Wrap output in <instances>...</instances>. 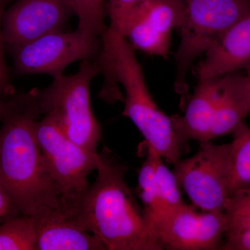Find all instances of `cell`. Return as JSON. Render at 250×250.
Returning <instances> with one entry per match:
<instances>
[{"label":"cell","mask_w":250,"mask_h":250,"mask_svg":"<svg viewBox=\"0 0 250 250\" xmlns=\"http://www.w3.org/2000/svg\"><path fill=\"white\" fill-rule=\"evenodd\" d=\"M41 116L34 88L11 96L0 117V184L20 214L32 217L60 207L36 134Z\"/></svg>","instance_id":"cell-1"},{"label":"cell","mask_w":250,"mask_h":250,"mask_svg":"<svg viewBox=\"0 0 250 250\" xmlns=\"http://www.w3.org/2000/svg\"><path fill=\"white\" fill-rule=\"evenodd\" d=\"M98 176L73 214L81 228L108 250H162L143 209L125 182L129 167L104 147Z\"/></svg>","instance_id":"cell-2"},{"label":"cell","mask_w":250,"mask_h":250,"mask_svg":"<svg viewBox=\"0 0 250 250\" xmlns=\"http://www.w3.org/2000/svg\"><path fill=\"white\" fill-rule=\"evenodd\" d=\"M96 59L105 83L100 97L108 103L125 102L123 116L129 118L145 139L168 164L180 159L185 145L181 141L172 117L157 106L148 90L134 48L121 33L108 27Z\"/></svg>","instance_id":"cell-3"},{"label":"cell","mask_w":250,"mask_h":250,"mask_svg":"<svg viewBox=\"0 0 250 250\" xmlns=\"http://www.w3.org/2000/svg\"><path fill=\"white\" fill-rule=\"evenodd\" d=\"M100 73L95 59L83 61L75 75L54 79L45 89L36 88L41 114L53 117L69 139L94 152H98L102 129L92 109L90 88Z\"/></svg>","instance_id":"cell-4"},{"label":"cell","mask_w":250,"mask_h":250,"mask_svg":"<svg viewBox=\"0 0 250 250\" xmlns=\"http://www.w3.org/2000/svg\"><path fill=\"white\" fill-rule=\"evenodd\" d=\"M36 134L47 172L60 194L61 207L75 212L89 187L88 175L98 169L100 154L73 142L49 115L38 121Z\"/></svg>","instance_id":"cell-5"},{"label":"cell","mask_w":250,"mask_h":250,"mask_svg":"<svg viewBox=\"0 0 250 250\" xmlns=\"http://www.w3.org/2000/svg\"><path fill=\"white\" fill-rule=\"evenodd\" d=\"M184 4L174 82L182 95L187 93V74L195 59L250 11V0H184Z\"/></svg>","instance_id":"cell-6"},{"label":"cell","mask_w":250,"mask_h":250,"mask_svg":"<svg viewBox=\"0 0 250 250\" xmlns=\"http://www.w3.org/2000/svg\"><path fill=\"white\" fill-rule=\"evenodd\" d=\"M230 143H200L195 155L179 159L174 173L192 205L204 211H226L229 192Z\"/></svg>","instance_id":"cell-7"},{"label":"cell","mask_w":250,"mask_h":250,"mask_svg":"<svg viewBox=\"0 0 250 250\" xmlns=\"http://www.w3.org/2000/svg\"><path fill=\"white\" fill-rule=\"evenodd\" d=\"M103 47L102 38L85 35L78 28L72 32L51 33L23 45L11 47L15 73L44 74L57 79L73 62L94 60Z\"/></svg>","instance_id":"cell-8"},{"label":"cell","mask_w":250,"mask_h":250,"mask_svg":"<svg viewBox=\"0 0 250 250\" xmlns=\"http://www.w3.org/2000/svg\"><path fill=\"white\" fill-rule=\"evenodd\" d=\"M228 220L224 211H197L184 205L158 225L156 235L161 250H220L226 236Z\"/></svg>","instance_id":"cell-9"},{"label":"cell","mask_w":250,"mask_h":250,"mask_svg":"<svg viewBox=\"0 0 250 250\" xmlns=\"http://www.w3.org/2000/svg\"><path fill=\"white\" fill-rule=\"evenodd\" d=\"M184 0H145L125 21L122 34L135 49L167 58L174 29L183 21Z\"/></svg>","instance_id":"cell-10"},{"label":"cell","mask_w":250,"mask_h":250,"mask_svg":"<svg viewBox=\"0 0 250 250\" xmlns=\"http://www.w3.org/2000/svg\"><path fill=\"white\" fill-rule=\"evenodd\" d=\"M72 14L65 0H18L3 16L5 44L11 48L64 31Z\"/></svg>","instance_id":"cell-11"},{"label":"cell","mask_w":250,"mask_h":250,"mask_svg":"<svg viewBox=\"0 0 250 250\" xmlns=\"http://www.w3.org/2000/svg\"><path fill=\"white\" fill-rule=\"evenodd\" d=\"M196 67L199 80L250 70V10L206 51Z\"/></svg>","instance_id":"cell-12"},{"label":"cell","mask_w":250,"mask_h":250,"mask_svg":"<svg viewBox=\"0 0 250 250\" xmlns=\"http://www.w3.org/2000/svg\"><path fill=\"white\" fill-rule=\"evenodd\" d=\"M35 220L36 250H104L100 239L77 225L72 215L60 207Z\"/></svg>","instance_id":"cell-13"},{"label":"cell","mask_w":250,"mask_h":250,"mask_svg":"<svg viewBox=\"0 0 250 250\" xmlns=\"http://www.w3.org/2000/svg\"><path fill=\"white\" fill-rule=\"evenodd\" d=\"M230 143V197L250 189V127L244 121L233 130Z\"/></svg>","instance_id":"cell-14"},{"label":"cell","mask_w":250,"mask_h":250,"mask_svg":"<svg viewBox=\"0 0 250 250\" xmlns=\"http://www.w3.org/2000/svg\"><path fill=\"white\" fill-rule=\"evenodd\" d=\"M137 192L144 205L143 211L146 219L156 238V229L167 213L156 182L152 164L147 156L138 174Z\"/></svg>","instance_id":"cell-15"},{"label":"cell","mask_w":250,"mask_h":250,"mask_svg":"<svg viewBox=\"0 0 250 250\" xmlns=\"http://www.w3.org/2000/svg\"><path fill=\"white\" fill-rule=\"evenodd\" d=\"M36 243L34 217L18 215L0 225V250H36Z\"/></svg>","instance_id":"cell-16"},{"label":"cell","mask_w":250,"mask_h":250,"mask_svg":"<svg viewBox=\"0 0 250 250\" xmlns=\"http://www.w3.org/2000/svg\"><path fill=\"white\" fill-rule=\"evenodd\" d=\"M143 148L146 149V156L152 164L167 216L187 203L182 199L175 174L165 165L162 156L146 143H143Z\"/></svg>","instance_id":"cell-17"},{"label":"cell","mask_w":250,"mask_h":250,"mask_svg":"<svg viewBox=\"0 0 250 250\" xmlns=\"http://www.w3.org/2000/svg\"><path fill=\"white\" fill-rule=\"evenodd\" d=\"M78 18V29L85 35L102 38L107 30L104 0H65Z\"/></svg>","instance_id":"cell-18"},{"label":"cell","mask_w":250,"mask_h":250,"mask_svg":"<svg viewBox=\"0 0 250 250\" xmlns=\"http://www.w3.org/2000/svg\"><path fill=\"white\" fill-rule=\"evenodd\" d=\"M225 213L228 220L225 238L250 228V189L233 195Z\"/></svg>","instance_id":"cell-19"},{"label":"cell","mask_w":250,"mask_h":250,"mask_svg":"<svg viewBox=\"0 0 250 250\" xmlns=\"http://www.w3.org/2000/svg\"><path fill=\"white\" fill-rule=\"evenodd\" d=\"M145 0H108L106 13L110 19L111 29L117 32H123L126 18L131 11Z\"/></svg>","instance_id":"cell-20"},{"label":"cell","mask_w":250,"mask_h":250,"mask_svg":"<svg viewBox=\"0 0 250 250\" xmlns=\"http://www.w3.org/2000/svg\"><path fill=\"white\" fill-rule=\"evenodd\" d=\"M9 0H0V95L13 96L15 88L10 80L9 67L4 54V41L2 34V19Z\"/></svg>","instance_id":"cell-21"},{"label":"cell","mask_w":250,"mask_h":250,"mask_svg":"<svg viewBox=\"0 0 250 250\" xmlns=\"http://www.w3.org/2000/svg\"><path fill=\"white\" fill-rule=\"evenodd\" d=\"M220 250H250V228L225 238Z\"/></svg>","instance_id":"cell-22"},{"label":"cell","mask_w":250,"mask_h":250,"mask_svg":"<svg viewBox=\"0 0 250 250\" xmlns=\"http://www.w3.org/2000/svg\"><path fill=\"white\" fill-rule=\"evenodd\" d=\"M19 214L7 192L0 184V219L5 221Z\"/></svg>","instance_id":"cell-23"},{"label":"cell","mask_w":250,"mask_h":250,"mask_svg":"<svg viewBox=\"0 0 250 250\" xmlns=\"http://www.w3.org/2000/svg\"><path fill=\"white\" fill-rule=\"evenodd\" d=\"M5 103H6V102L3 101L1 98H0V117L1 116V115H2L3 111H4Z\"/></svg>","instance_id":"cell-24"},{"label":"cell","mask_w":250,"mask_h":250,"mask_svg":"<svg viewBox=\"0 0 250 250\" xmlns=\"http://www.w3.org/2000/svg\"><path fill=\"white\" fill-rule=\"evenodd\" d=\"M246 76L248 78V83H249L250 90V70H248L246 71Z\"/></svg>","instance_id":"cell-25"}]
</instances>
